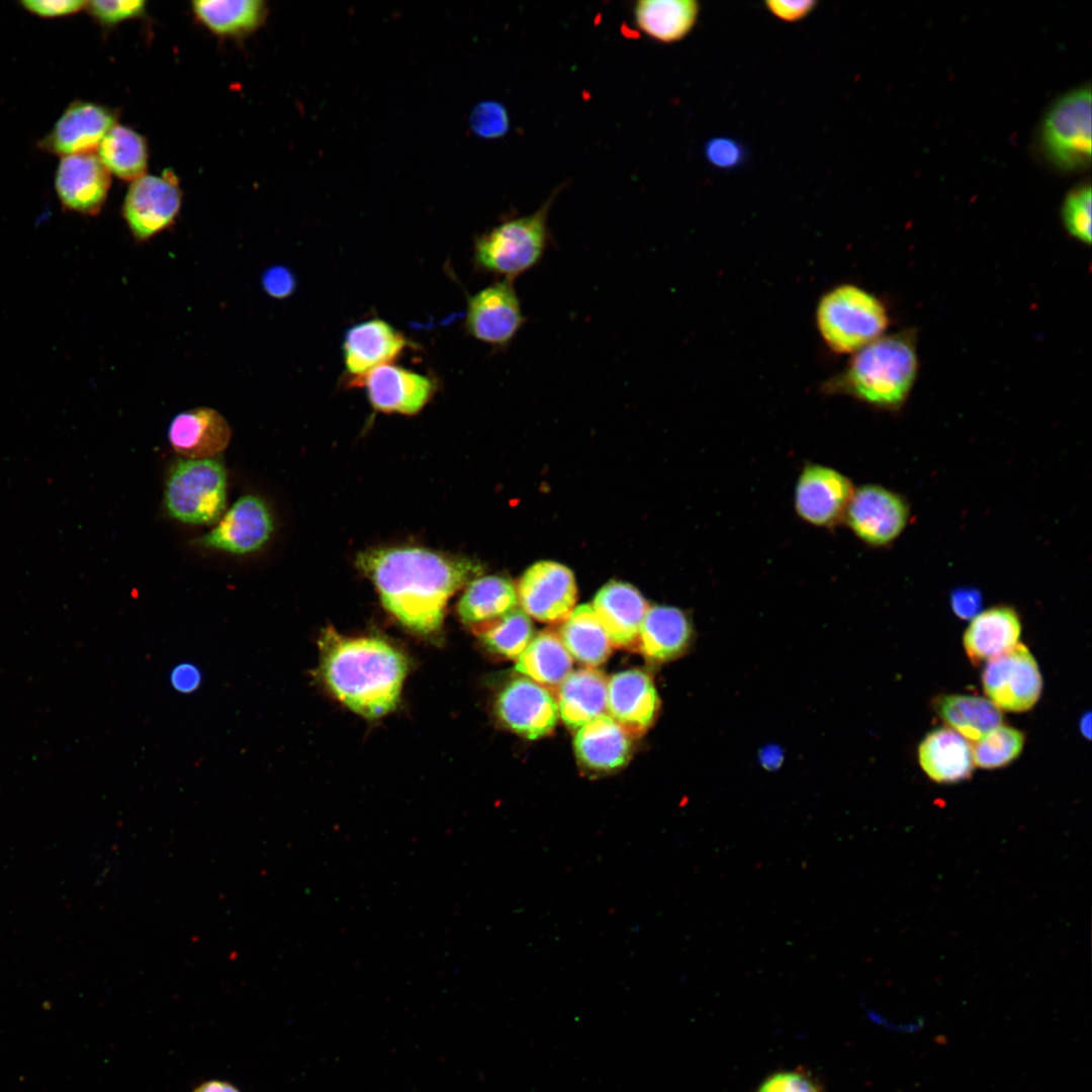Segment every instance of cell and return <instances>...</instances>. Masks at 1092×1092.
<instances>
[{"label":"cell","instance_id":"6da1fadb","mask_svg":"<svg viewBox=\"0 0 1092 1092\" xmlns=\"http://www.w3.org/2000/svg\"><path fill=\"white\" fill-rule=\"evenodd\" d=\"M357 565L375 584L385 609L422 634L441 627L449 599L480 571L472 560L415 547L366 551Z\"/></svg>","mask_w":1092,"mask_h":1092},{"label":"cell","instance_id":"7a4b0ae2","mask_svg":"<svg viewBox=\"0 0 1092 1092\" xmlns=\"http://www.w3.org/2000/svg\"><path fill=\"white\" fill-rule=\"evenodd\" d=\"M321 672L332 694L368 718L392 711L407 671L403 654L373 637H346L333 628L320 638Z\"/></svg>","mask_w":1092,"mask_h":1092},{"label":"cell","instance_id":"3957f363","mask_svg":"<svg viewBox=\"0 0 1092 1092\" xmlns=\"http://www.w3.org/2000/svg\"><path fill=\"white\" fill-rule=\"evenodd\" d=\"M916 343L913 331L883 335L853 353L845 367L823 383L822 391L883 411L900 410L918 374Z\"/></svg>","mask_w":1092,"mask_h":1092},{"label":"cell","instance_id":"277c9868","mask_svg":"<svg viewBox=\"0 0 1092 1092\" xmlns=\"http://www.w3.org/2000/svg\"><path fill=\"white\" fill-rule=\"evenodd\" d=\"M556 192L535 211L504 220L477 237L473 260L477 269L514 281L536 267L549 243L548 214Z\"/></svg>","mask_w":1092,"mask_h":1092},{"label":"cell","instance_id":"5b68a950","mask_svg":"<svg viewBox=\"0 0 1092 1092\" xmlns=\"http://www.w3.org/2000/svg\"><path fill=\"white\" fill-rule=\"evenodd\" d=\"M816 323L832 352L853 354L882 337L890 317L879 297L859 286L841 284L820 298Z\"/></svg>","mask_w":1092,"mask_h":1092},{"label":"cell","instance_id":"8992f818","mask_svg":"<svg viewBox=\"0 0 1092 1092\" xmlns=\"http://www.w3.org/2000/svg\"><path fill=\"white\" fill-rule=\"evenodd\" d=\"M226 488V471L218 456L180 458L166 479L164 506L168 515L181 523L212 525L225 511Z\"/></svg>","mask_w":1092,"mask_h":1092},{"label":"cell","instance_id":"52a82bcc","mask_svg":"<svg viewBox=\"0 0 1092 1092\" xmlns=\"http://www.w3.org/2000/svg\"><path fill=\"white\" fill-rule=\"evenodd\" d=\"M1045 154L1063 170H1081L1091 162V91L1074 90L1059 99L1042 126Z\"/></svg>","mask_w":1092,"mask_h":1092},{"label":"cell","instance_id":"ba28073f","mask_svg":"<svg viewBox=\"0 0 1092 1092\" xmlns=\"http://www.w3.org/2000/svg\"><path fill=\"white\" fill-rule=\"evenodd\" d=\"M910 519V505L901 493L880 484H863L854 488L843 523L866 545L883 548L901 536Z\"/></svg>","mask_w":1092,"mask_h":1092},{"label":"cell","instance_id":"9c48e42d","mask_svg":"<svg viewBox=\"0 0 1092 1092\" xmlns=\"http://www.w3.org/2000/svg\"><path fill=\"white\" fill-rule=\"evenodd\" d=\"M982 684L989 700L1007 712H1025L1038 701L1042 677L1029 649L1016 644L1009 651L988 660Z\"/></svg>","mask_w":1092,"mask_h":1092},{"label":"cell","instance_id":"30bf717a","mask_svg":"<svg viewBox=\"0 0 1092 1092\" xmlns=\"http://www.w3.org/2000/svg\"><path fill=\"white\" fill-rule=\"evenodd\" d=\"M854 488L850 478L837 469L807 463L795 484V511L811 526L834 529L844 522Z\"/></svg>","mask_w":1092,"mask_h":1092},{"label":"cell","instance_id":"8fae6325","mask_svg":"<svg viewBox=\"0 0 1092 1092\" xmlns=\"http://www.w3.org/2000/svg\"><path fill=\"white\" fill-rule=\"evenodd\" d=\"M273 530V516L265 500L256 494H245L224 511L209 532L192 543L233 555H247L262 549Z\"/></svg>","mask_w":1092,"mask_h":1092},{"label":"cell","instance_id":"7c38bea8","mask_svg":"<svg viewBox=\"0 0 1092 1092\" xmlns=\"http://www.w3.org/2000/svg\"><path fill=\"white\" fill-rule=\"evenodd\" d=\"M513 282L499 280L468 299L466 331L493 348H508L527 321Z\"/></svg>","mask_w":1092,"mask_h":1092},{"label":"cell","instance_id":"4fadbf2b","mask_svg":"<svg viewBox=\"0 0 1092 1092\" xmlns=\"http://www.w3.org/2000/svg\"><path fill=\"white\" fill-rule=\"evenodd\" d=\"M182 195L175 176L144 175L126 193L123 218L136 242H146L171 226L181 207Z\"/></svg>","mask_w":1092,"mask_h":1092},{"label":"cell","instance_id":"5bb4252c","mask_svg":"<svg viewBox=\"0 0 1092 1092\" xmlns=\"http://www.w3.org/2000/svg\"><path fill=\"white\" fill-rule=\"evenodd\" d=\"M517 596L522 610L538 621L566 620L576 600L573 573L558 562H536L521 577Z\"/></svg>","mask_w":1092,"mask_h":1092},{"label":"cell","instance_id":"9a60e30c","mask_svg":"<svg viewBox=\"0 0 1092 1092\" xmlns=\"http://www.w3.org/2000/svg\"><path fill=\"white\" fill-rule=\"evenodd\" d=\"M115 120L113 111L105 106L75 101L65 109L38 146L62 157L93 153L115 125Z\"/></svg>","mask_w":1092,"mask_h":1092},{"label":"cell","instance_id":"2e32d148","mask_svg":"<svg viewBox=\"0 0 1092 1092\" xmlns=\"http://www.w3.org/2000/svg\"><path fill=\"white\" fill-rule=\"evenodd\" d=\"M496 713L517 734L537 739L554 729L559 710L549 691L522 677L514 679L502 691L496 701Z\"/></svg>","mask_w":1092,"mask_h":1092},{"label":"cell","instance_id":"e0dca14e","mask_svg":"<svg viewBox=\"0 0 1092 1092\" xmlns=\"http://www.w3.org/2000/svg\"><path fill=\"white\" fill-rule=\"evenodd\" d=\"M355 385L363 386L374 408L383 413L414 415L436 390L429 376L391 363L375 367Z\"/></svg>","mask_w":1092,"mask_h":1092},{"label":"cell","instance_id":"ac0fdd59","mask_svg":"<svg viewBox=\"0 0 1092 1092\" xmlns=\"http://www.w3.org/2000/svg\"><path fill=\"white\" fill-rule=\"evenodd\" d=\"M110 186V173L94 153L61 158L55 188L64 208L86 215L102 208Z\"/></svg>","mask_w":1092,"mask_h":1092},{"label":"cell","instance_id":"d6986e66","mask_svg":"<svg viewBox=\"0 0 1092 1092\" xmlns=\"http://www.w3.org/2000/svg\"><path fill=\"white\" fill-rule=\"evenodd\" d=\"M407 345L405 337L382 320H369L349 328L343 341V357L352 383L355 385L375 367L393 361Z\"/></svg>","mask_w":1092,"mask_h":1092},{"label":"cell","instance_id":"ffe728a7","mask_svg":"<svg viewBox=\"0 0 1092 1092\" xmlns=\"http://www.w3.org/2000/svg\"><path fill=\"white\" fill-rule=\"evenodd\" d=\"M659 699L650 676L638 669L614 674L608 681L607 709L629 736L643 734L654 720Z\"/></svg>","mask_w":1092,"mask_h":1092},{"label":"cell","instance_id":"44dd1931","mask_svg":"<svg viewBox=\"0 0 1092 1092\" xmlns=\"http://www.w3.org/2000/svg\"><path fill=\"white\" fill-rule=\"evenodd\" d=\"M231 437L232 430L224 417L207 406L177 414L168 429L171 447L187 459L216 457L228 447Z\"/></svg>","mask_w":1092,"mask_h":1092},{"label":"cell","instance_id":"7402d4cb","mask_svg":"<svg viewBox=\"0 0 1092 1092\" xmlns=\"http://www.w3.org/2000/svg\"><path fill=\"white\" fill-rule=\"evenodd\" d=\"M593 609L612 645L635 648L648 604L633 585L611 581L596 595Z\"/></svg>","mask_w":1092,"mask_h":1092},{"label":"cell","instance_id":"603a6c76","mask_svg":"<svg viewBox=\"0 0 1092 1092\" xmlns=\"http://www.w3.org/2000/svg\"><path fill=\"white\" fill-rule=\"evenodd\" d=\"M1021 622L1017 611L998 605L974 617L964 634V647L974 664L995 658L1018 644Z\"/></svg>","mask_w":1092,"mask_h":1092},{"label":"cell","instance_id":"cb8c5ba5","mask_svg":"<svg viewBox=\"0 0 1092 1092\" xmlns=\"http://www.w3.org/2000/svg\"><path fill=\"white\" fill-rule=\"evenodd\" d=\"M693 633L692 622L684 611L654 606L644 616L637 647L649 659L668 661L687 651Z\"/></svg>","mask_w":1092,"mask_h":1092},{"label":"cell","instance_id":"d4e9b609","mask_svg":"<svg viewBox=\"0 0 1092 1092\" xmlns=\"http://www.w3.org/2000/svg\"><path fill=\"white\" fill-rule=\"evenodd\" d=\"M918 759L924 772L939 784L967 780L974 767L968 739L948 727L935 729L924 737L918 747Z\"/></svg>","mask_w":1092,"mask_h":1092},{"label":"cell","instance_id":"484cf974","mask_svg":"<svg viewBox=\"0 0 1092 1092\" xmlns=\"http://www.w3.org/2000/svg\"><path fill=\"white\" fill-rule=\"evenodd\" d=\"M574 748L583 765L607 771L626 763L631 741L629 734L612 717L603 714L577 729Z\"/></svg>","mask_w":1092,"mask_h":1092},{"label":"cell","instance_id":"4316f807","mask_svg":"<svg viewBox=\"0 0 1092 1092\" xmlns=\"http://www.w3.org/2000/svg\"><path fill=\"white\" fill-rule=\"evenodd\" d=\"M701 11L696 0H640L633 7L641 32L662 43L686 38L695 28Z\"/></svg>","mask_w":1092,"mask_h":1092},{"label":"cell","instance_id":"83f0119b","mask_svg":"<svg viewBox=\"0 0 1092 1092\" xmlns=\"http://www.w3.org/2000/svg\"><path fill=\"white\" fill-rule=\"evenodd\" d=\"M608 681L599 670L590 667L570 672L559 687L558 710L570 729H578L605 714Z\"/></svg>","mask_w":1092,"mask_h":1092},{"label":"cell","instance_id":"f1b7e54d","mask_svg":"<svg viewBox=\"0 0 1092 1092\" xmlns=\"http://www.w3.org/2000/svg\"><path fill=\"white\" fill-rule=\"evenodd\" d=\"M937 716L966 739L977 741L1002 724V714L989 699L942 695L932 701Z\"/></svg>","mask_w":1092,"mask_h":1092},{"label":"cell","instance_id":"f546056e","mask_svg":"<svg viewBox=\"0 0 1092 1092\" xmlns=\"http://www.w3.org/2000/svg\"><path fill=\"white\" fill-rule=\"evenodd\" d=\"M517 590L507 578L488 575L475 578L458 603V615L472 628L498 619L516 609Z\"/></svg>","mask_w":1092,"mask_h":1092},{"label":"cell","instance_id":"4dcf8cb0","mask_svg":"<svg viewBox=\"0 0 1092 1092\" xmlns=\"http://www.w3.org/2000/svg\"><path fill=\"white\" fill-rule=\"evenodd\" d=\"M516 669L542 687H560L571 672L572 657L552 631L536 635L517 658Z\"/></svg>","mask_w":1092,"mask_h":1092},{"label":"cell","instance_id":"1f68e13d","mask_svg":"<svg viewBox=\"0 0 1092 1092\" xmlns=\"http://www.w3.org/2000/svg\"><path fill=\"white\" fill-rule=\"evenodd\" d=\"M564 621L560 639L571 657L590 668L609 658L612 644L592 606H578Z\"/></svg>","mask_w":1092,"mask_h":1092},{"label":"cell","instance_id":"d6a6232c","mask_svg":"<svg viewBox=\"0 0 1092 1092\" xmlns=\"http://www.w3.org/2000/svg\"><path fill=\"white\" fill-rule=\"evenodd\" d=\"M196 17L220 35H238L257 28L266 15L260 0H200L192 3Z\"/></svg>","mask_w":1092,"mask_h":1092},{"label":"cell","instance_id":"836d02e7","mask_svg":"<svg viewBox=\"0 0 1092 1092\" xmlns=\"http://www.w3.org/2000/svg\"><path fill=\"white\" fill-rule=\"evenodd\" d=\"M97 150L98 158L109 173L133 181L144 176L148 163L147 145L131 128L115 124Z\"/></svg>","mask_w":1092,"mask_h":1092},{"label":"cell","instance_id":"e575fe53","mask_svg":"<svg viewBox=\"0 0 1092 1092\" xmlns=\"http://www.w3.org/2000/svg\"><path fill=\"white\" fill-rule=\"evenodd\" d=\"M473 629L487 648L512 659L521 655L533 637L532 622L520 609Z\"/></svg>","mask_w":1092,"mask_h":1092},{"label":"cell","instance_id":"d590c367","mask_svg":"<svg viewBox=\"0 0 1092 1092\" xmlns=\"http://www.w3.org/2000/svg\"><path fill=\"white\" fill-rule=\"evenodd\" d=\"M1024 734L1013 727L1000 725L977 740L972 747L974 765L998 768L1007 765L1021 752Z\"/></svg>","mask_w":1092,"mask_h":1092},{"label":"cell","instance_id":"8d00e7d4","mask_svg":"<svg viewBox=\"0 0 1092 1092\" xmlns=\"http://www.w3.org/2000/svg\"><path fill=\"white\" fill-rule=\"evenodd\" d=\"M1091 187L1073 189L1064 200L1062 219L1068 234L1078 242L1091 244Z\"/></svg>","mask_w":1092,"mask_h":1092},{"label":"cell","instance_id":"74e56055","mask_svg":"<svg viewBox=\"0 0 1092 1092\" xmlns=\"http://www.w3.org/2000/svg\"><path fill=\"white\" fill-rule=\"evenodd\" d=\"M470 125L479 136L500 138L509 130V113L503 104L484 101L474 107L470 115Z\"/></svg>","mask_w":1092,"mask_h":1092},{"label":"cell","instance_id":"f35d334b","mask_svg":"<svg viewBox=\"0 0 1092 1092\" xmlns=\"http://www.w3.org/2000/svg\"><path fill=\"white\" fill-rule=\"evenodd\" d=\"M704 157L714 168L733 170L746 160V148L738 140L730 136H715L704 146Z\"/></svg>","mask_w":1092,"mask_h":1092},{"label":"cell","instance_id":"ab89813d","mask_svg":"<svg viewBox=\"0 0 1092 1092\" xmlns=\"http://www.w3.org/2000/svg\"><path fill=\"white\" fill-rule=\"evenodd\" d=\"M145 6L142 0H97L87 2L85 9L100 23L111 25L141 15Z\"/></svg>","mask_w":1092,"mask_h":1092},{"label":"cell","instance_id":"60d3db41","mask_svg":"<svg viewBox=\"0 0 1092 1092\" xmlns=\"http://www.w3.org/2000/svg\"><path fill=\"white\" fill-rule=\"evenodd\" d=\"M757 1092H822L815 1081L801 1071H784L769 1076Z\"/></svg>","mask_w":1092,"mask_h":1092},{"label":"cell","instance_id":"b9f144b4","mask_svg":"<svg viewBox=\"0 0 1092 1092\" xmlns=\"http://www.w3.org/2000/svg\"><path fill=\"white\" fill-rule=\"evenodd\" d=\"M265 292L276 299L290 296L296 288V278L286 266L275 265L267 268L261 277Z\"/></svg>","mask_w":1092,"mask_h":1092},{"label":"cell","instance_id":"7bdbcfd3","mask_svg":"<svg viewBox=\"0 0 1092 1092\" xmlns=\"http://www.w3.org/2000/svg\"><path fill=\"white\" fill-rule=\"evenodd\" d=\"M19 4L29 13L42 18L64 17L86 8L83 0H26Z\"/></svg>","mask_w":1092,"mask_h":1092},{"label":"cell","instance_id":"ee69618b","mask_svg":"<svg viewBox=\"0 0 1092 1092\" xmlns=\"http://www.w3.org/2000/svg\"><path fill=\"white\" fill-rule=\"evenodd\" d=\"M767 11L781 21L794 23L808 17L818 6L814 0H769L764 2Z\"/></svg>","mask_w":1092,"mask_h":1092},{"label":"cell","instance_id":"f6af8a7d","mask_svg":"<svg viewBox=\"0 0 1092 1092\" xmlns=\"http://www.w3.org/2000/svg\"><path fill=\"white\" fill-rule=\"evenodd\" d=\"M949 605L957 617L969 620L982 612L983 597L978 588L960 586L950 593Z\"/></svg>","mask_w":1092,"mask_h":1092},{"label":"cell","instance_id":"bcb514c9","mask_svg":"<svg viewBox=\"0 0 1092 1092\" xmlns=\"http://www.w3.org/2000/svg\"><path fill=\"white\" fill-rule=\"evenodd\" d=\"M202 682L200 668L191 662L176 664L170 672V685L180 694H192L199 689Z\"/></svg>","mask_w":1092,"mask_h":1092},{"label":"cell","instance_id":"7dc6e473","mask_svg":"<svg viewBox=\"0 0 1092 1092\" xmlns=\"http://www.w3.org/2000/svg\"><path fill=\"white\" fill-rule=\"evenodd\" d=\"M192 1092H241L233 1084L221 1080H209L201 1083Z\"/></svg>","mask_w":1092,"mask_h":1092},{"label":"cell","instance_id":"c3c4849f","mask_svg":"<svg viewBox=\"0 0 1092 1092\" xmlns=\"http://www.w3.org/2000/svg\"><path fill=\"white\" fill-rule=\"evenodd\" d=\"M1079 728L1083 736L1090 738L1091 736V714L1090 712L1084 714L1079 722Z\"/></svg>","mask_w":1092,"mask_h":1092}]
</instances>
